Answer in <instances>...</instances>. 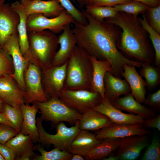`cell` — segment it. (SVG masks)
Returning a JSON list of instances; mask_svg holds the SVG:
<instances>
[{
  "label": "cell",
  "mask_w": 160,
  "mask_h": 160,
  "mask_svg": "<svg viewBox=\"0 0 160 160\" xmlns=\"http://www.w3.org/2000/svg\"><path fill=\"white\" fill-rule=\"evenodd\" d=\"M82 12L87 23L81 24L75 21L73 31L77 45L84 49L91 56L97 59L106 60L112 68V73L121 78L124 64L140 68L142 63L130 59L119 50L117 44L121 33L118 26L105 21L97 20L85 11Z\"/></svg>",
  "instance_id": "6da1fadb"
},
{
  "label": "cell",
  "mask_w": 160,
  "mask_h": 160,
  "mask_svg": "<svg viewBox=\"0 0 160 160\" xmlns=\"http://www.w3.org/2000/svg\"><path fill=\"white\" fill-rule=\"evenodd\" d=\"M104 20L118 26L121 30L117 44L118 49L136 61L153 63L154 57L148 34L142 27L137 17L118 12L115 16Z\"/></svg>",
  "instance_id": "7a4b0ae2"
},
{
  "label": "cell",
  "mask_w": 160,
  "mask_h": 160,
  "mask_svg": "<svg viewBox=\"0 0 160 160\" xmlns=\"http://www.w3.org/2000/svg\"><path fill=\"white\" fill-rule=\"evenodd\" d=\"M91 57L78 45L68 60L64 88L90 90L93 74Z\"/></svg>",
  "instance_id": "3957f363"
},
{
  "label": "cell",
  "mask_w": 160,
  "mask_h": 160,
  "mask_svg": "<svg viewBox=\"0 0 160 160\" xmlns=\"http://www.w3.org/2000/svg\"><path fill=\"white\" fill-rule=\"evenodd\" d=\"M29 49L26 59L37 60L45 67H50L56 52L58 38L56 34L45 30L28 32Z\"/></svg>",
  "instance_id": "277c9868"
},
{
  "label": "cell",
  "mask_w": 160,
  "mask_h": 160,
  "mask_svg": "<svg viewBox=\"0 0 160 160\" xmlns=\"http://www.w3.org/2000/svg\"><path fill=\"white\" fill-rule=\"evenodd\" d=\"M41 113L43 120L49 121L57 124L61 122H66L74 125L81 114L71 108L58 97H52L44 102H33Z\"/></svg>",
  "instance_id": "5b68a950"
},
{
  "label": "cell",
  "mask_w": 160,
  "mask_h": 160,
  "mask_svg": "<svg viewBox=\"0 0 160 160\" xmlns=\"http://www.w3.org/2000/svg\"><path fill=\"white\" fill-rule=\"evenodd\" d=\"M42 121L40 117L36 120L39 133L38 142L46 145H52L55 148L69 152L72 142L81 130L79 120L70 127H67L63 122H60L57 124V133L54 135L49 134L45 131Z\"/></svg>",
  "instance_id": "8992f818"
},
{
  "label": "cell",
  "mask_w": 160,
  "mask_h": 160,
  "mask_svg": "<svg viewBox=\"0 0 160 160\" xmlns=\"http://www.w3.org/2000/svg\"><path fill=\"white\" fill-rule=\"evenodd\" d=\"M58 98L67 106L81 114L92 109L103 100L97 92L64 88L59 92Z\"/></svg>",
  "instance_id": "52a82bcc"
},
{
  "label": "cell",
  "mask_w": 160,
  "mask_h": 160,
  "mask_svg": "<svg viewBox=\"0 0 160 160\" xmlns=\"http://www.w3.org/2000/svg\"><path fill=\"white\" fill-rule=\"evenodd\" d=\"M74 20L65 10L59 15L49 18L41 13H35L28 15L26 20L28 32L40 31L49 30L56 34L62 31L65 26L72 23Z\"/></svg>",
  "instance_id": "ba28073f"
},
{
  "label": "cell",
  "mask_w": 160,
  "mask_h": 160,
  "mask_svg": "<svg viewBox=\"0 0 160 160\" xmlns=\"http://www.w3.org/2000/svg\"><path fill=\"white\" fill-rule=\"evenodd\" d=\"M11 57L14 72L11 76L16 81L20 89L24 92L25 86L24 73L27 67L28 61L20 51L18 32L12 35L5 42L2 48Z\"/></svg>",
  "instance_id": "9c48e42d"
},
{
  "label": "cell",
  "mask_w": 160,
  "mask_h": 160,
  "mask_svg": "<svg viewBox=\"0 0 160 160\" xmlns=\"http://www.w3.org/2000/svg\"><path fill=\"white\" fill-rule=\"evenodd\" d=\"M25 86L24 100L27 104L34 102H44L47 100L43 89L40 71L33 63L29 64L24 73Z\"/></svg>",
  "instance_id": "30bf717a"
},
{
  "label": "cell",
  "mask_w": 160,
  "mask_h": 160,
  "mask_svg": "<svg viewBox=\"0 0 160 160\" xmlns=\"http://www.w3.org/2000/svg\"><path fill=\"white\" fill-rule=\"evenodd\" d=\"M19 4L27 16L33 14L41 13L47 17L53 18L65 10L57 0H20Z\"/></svg>",
  "instance_id": "8fae6325"
},
{
  "label": "cell",
  "mask_w": 160,
  "mask_h": 160,
  "mask_svg": "<svg viewBox=\"0 0 160 160\" xmlns=\"http://www.w3.org/2000/svg\"><path fill=\"white\" fill-rule=\"evenodd\" d=\"M151 132L143 127V124H117L112 123L110 126L97 131L96 137L102 140L106 138H121L135 135H148Z\"/></svg>",
  "instance_id": "7c38bea8"
},
{
  "label": "cell",
  "mask_w": 160,
  "mask_h": 160,
  "mask_svg": "<svg viewBox=\"0 0 160 160\" xmlns=\"http://www.w3.org/2000/svg\"><path fill=\"white\" fill-rule=\"evenodd\" d=\"M19 14L9 3L0 4V48L13 34L18 33Z\"/></svg>",
  "instance_id": "4fadbf2b"
},
{
  "label": "cell",
  "mask_w": 160,
  "mask_h": 160,
  "mask_svg": "<svg viewBox=\"0 0 160 160\" xmlns=\"http://www.w3.org/2000/svg\"><path fill=\"white\" fill-rule=\"evenodd\" d=\"M147 135H135L121 138V143L116 155L119 160H134L139 156L141 151L148 144Z\"/></svg>",
  "instance_id": "5bb4252c"
},
{
  "label": "cell",
  "mask_w": 160,
  "mask_h": 160,
  "mask_svg": "<svg viewBox=\"0 0 160 160\" xmlns=\"http://www.w3.org/2000/svg\"><path fill=\"white\" fill-rule=\"evenodd\" d=\"M92 109L108 117L113 123L117 124H143L144 119L137 114L126 113L114 106L111 102L104 99Z\"/></svg>",
  "instance_id": "9a60e30c"
},
{
  "label": "cell",
  "mask_w": 160,
  "mask_h": 160,
  "mask_svg": "<svg viewBox=\"0 0 160 160\" xmlns=\"http://www.w3.org/2000/svg\"><path fill=\"white\" fill-rule=\"evenodd\" d=\"M68 61L62 65H52L45 69L44 81L46 91L51 97H58L59 92L64 88Z\"/></svg>",
  "instance_id": "2e32d148"
},
{
  "label": "cell",
  "mask_w": 160,
  "mask_h": 160,
  "mask_svg": "<svg viewBox=\"0 0 160 160\" xmlns=\"http://www.w3.org/2000/svg\"><path fill=\"white\" fill-rule=\"evenodd\" d=\"M59 36V50L53 59L52 65L59 66L67 61L77 44L76 38L71 28L70 24L66 25Z\"/></svg>",
  "instance_id": "e0dca14e"
},
{
  "label": "cell",
  "mask_w": 160,
  "mask_h": 160,
  "mask_svg": "<svg viewBox=\"0 0 160 160\" xmlns=\"http://www.w3.org/2000/svg\"><path fill=\"white\" fill-rule=\"evenodd\" d=\"M10 75L0 77V97L4 103L20 106L25 102V93L17 87Z\"/></svg>",
  "instance_id": "ac0fdd59"
},
{
  "label": "cell",
  "mask_w": 160,
  "mask_h": 160,
  "mask_svg": "<svg viewBox=\"0 0 160 160\" xmlns=\"http://www.w3.org/2000/svg\"><path fill=\"white\" fill-rule=\"evenodd\" d=\"M121 76L124 78L131 89V93L135 98L141 103L145 99L146 84L142 77L137 72L135 65L124 64Z\"/></svg>",
  "instance_id": "d6986e66"
},
{
  "label": "cell",
  "mask_w": 160,
  "mask_h": 160,
  "mask_svg": "<svg viewBox=\"0 0 160 160\" xmlns=\"http://www.w3.org/2000/svg\"><path fill=\"white\" fill-rule=\"evenodd\" d=\"M110 102L114 106L120 110L138 115L144 119L153 118L156 116L154 110L138 102L131 92Z\"/></svg>",
  "instance_id": "ffe728a7"
},
{
  "label": "cell",
  "mask_w": 160,
  "mask_h": 160,
  "mask_svg": "<svg viewBox=\"0 0 160 160\" xmlns=\"http://www.w3.org/2000/svg\"><path fill=\"white\" fill-rule=\"evenodd\" d=\"M33 141L29 135L20 132L5 144L14 152L15 160H29L33 155Z\"/></svg>",
  "instance_id": "44dd1931"
},
{
  "label": "cell",
  "mask_w": 160,
  "mask_h": 160,
  "mask_svg": "<svg viewBox=\"0 0 160 160\" xmlns=\"http://www.w3.org/2000/svg\"><path fill=\"white\" fill-rule=\"evenodd\" d=\"M93 65V74L90 90L99 93L103 99H105V88L104 79L106 73H112V68L106 60H101L91 56Z\"/></svg>",
  "instance_id": "7402d4cb"
},
{
  "label": "cell",
  "mask_w": 160,
  "mask_h": 160,
  "mask_svg": "<svg viewBox=\"0 0 160 160\" xmlns=\"http://www.w3.org/2000/svg\"><path fill=\"white\" fill-rule=\"evenodd\" d=\"M104 83V99L110 102L131 92L130 87L125 79L116 77L110 72H108L105 74Z\"/></svg>",
  "instance_id": "603a6c76"
},
{
  "label": "cell",
  "mask_w": 160,
  "mask_h": 160,
  "mask_svg": "<svg viewBox=\"0 0 160 160\" xmlns=\"http://www.w3.org/2000/svg\"><path fill=\"white\" fill-rule=\"evenodd\" d=\"M22 115L23 121L20 132L30 135L33 142L39 141V133L36 125V116L38 108L34 103L32 106L28 104H22L20 106Z\"/></svg>",
  "instance_id": "cb8c5ba5"
},
{
  "label": "cell",
  "mask_w": 160,
  "mask_h": 160,
  "mask_svg": "<svg viewBox=\"0 0 160 160\" xmlns=\"http://www.w3.org/2000/svg\"><path fill=\"white\" fill-rule=\"evenodd\" d=\"M101 141L96 137V134L89 131L81 130L72 142L69 152L84 157Z\"/></svg>",
  "instance_id": "d4e9b609"
},
{
  "label": "cell",
  "mask_w": 160,
  "mask_h": 160,
  "mask_svg": "<svg viewBox=\"0 0 160 160\" xmlns=\"http://www.w3.org/2000/svg\"><path fill=\"white\" fill-rule=\"evenodd\" d=\"M79 121L81 130L89 131L100 130L113 123L106 116L92 109L82 114Z\"/></svg>",
  "instance_id": "484cf974"
},
{
  "label": "cell",
  "mask_w": 160,
  "mask_h": 160,
  "mask_svg": "<svg viewBox=\"0 0 160 160\" xmlns=\"http://www.w3.org/2000/svg\"><path fill=\"white\" fill-rule=\"evenodd\" d=\"M121 138H106L91 149L84 156L86 160H95L103 159L119 147Z\"/></svg>",
  "instance_id": "4316f807"
},
{
  "label": "cell",
  "mask_w": 160,
  "mask_h": 160,
  "mask_svg": "<svg viewBox=\"0 0 160 160\" xmlns=\"http://www.w3.org/2000/svg\"><path fill=\"white\" fill-rule=\"evenodd\" d=\"M12 9L19 14L20 22L17 29L19 36V43L21 52L26 59L29 51V44L26 28L27 16L20 7L19 1H17L10 4Z\"/></svg>",
  "instance_id": "83f0119b"
},
{
  "label": "cell",
  "mask_w": 160,
  "mask_h": 160,
  "mask_svg": "<svg viewBox=\"0 0 160 160\" xmlns=\"http://www.w3.org/2000/svg\"><path fill=\"white\" fill-rule=\"evenodd\" d=\"M149 63H142L139 74L145 80L146 88L152 91L160 82V67L154 66Z\"/></svg>",
  "instance_id": "f1b7e54d"
},
{
  "label": "cell",
  "mask_w": 160,
  "mask_h": 160,
  "mask_svg": "<svg viewBox=\"0 0 160 160\" xmlns=\"http://www.w3.org/2000/svg\"><path fill=\"white\" fill-rule=\"evenodd\" d=\"M142 27L147 32L155 52L154 64L160 67V34L156 32L148 23L145 15L143 14L142 18H138Z\"/></svg>",
  "instance_id": "f546056e"
},
{
  "label": "cell",
  "mask_w": 160,
  "mask_h": 160,
  "mask_svg": "<svg viewBox=\"0 0 160 160\" xmlns=\"http://www.w3.org/2000/svg\"><path fill=\"white\" fill-rule=\"evenodd\" d=\"M41 155L36 157V160H71L73 154L69 152L55 148L49 151H45L41 146L35 147Z\"/></svg>",
  "instance_id": "4dcf8cb0"
},
{
  "label": "cell",
  "mask_w": 160,
  "mask_h": 160,
  "mask_svg": "<svg viewBox=\"0 0 160 160\" xmlns=\"http://www.w3.org/2000/svg\"><path fill=\"white\" fill-rule=\"evenodd\" d=\"M85 10L94 18L99 21L115 16L118 11L113 7L99 6L92 4L87 6Z\"/></svg>",
  "instance_id": "1f68e13d"
},
{
  "label": "cell",
  "mask_w": 160,
  "mask_h": 160,
  "mask_svg": "<svg viewBox=\"0 0 160 160\" xmlns=\"http://www.w3.org/2000/svg\"><path fill=\"white\" fill-rule=\"evenodd\" d=\"M3 113L12 124L13 127L20 132L23 121V115L20 106L13 107L4 103Z\"/></svg>",
  "instance_id": "d6a6232c"
},
{
  "label": "cell",
  "mask_w": 160,
  "mask_h": 160,
  "mask_svg": "<svg viewBox=\"0 0 160 160\" xmlns=\"http://www.w3.org/2000/svg\"><path fill=\"white\" fill-rule=\"evenodd\" d=\"M113 7L118 12H124L136 17L139 14L144 13L149 7L142 2L134 0Z\"/></svg>",
  "instance_id": "836d02e7"
},
{
  "label": "cell",
  "mask_w": 160,
  "mask_h": 160,
  "mask_svg": "<svg viewBox=\"0 0 160 160\" xmlns=\"http://www.w3.org/2000/svg\"><path fill=\"white\" fill-rule=\"evenodd\" d=\"M57 0L75 21L83 25L87 24V20L82 11H81L76 8L70 0Z\"/></svg>",
  "instance_id": "e575fe53"
},
{
  "label": "cell",
  "mask_w": 160,
  "mask_h": 160,
  "mask_svg": "<svg viewBox=\"0 0 160 160\" xmlns=\"http://www.w3.org/2000/svg\"><path fill=\"white\" fill-rule=\"evenodd\" d=\"M142 160H160V141L156 135H154L151 144L141 158Z\"/></svg>",
  "instance_id": "d590c367"
},
{
  "label": "cell",
  "mask_w": 160,
  "mask_h": 160,
  "mask_svg": "<svg viewBox=\"0 0 160 160\" xmlns=\"http://www.w3.org/2000/svg\"><path fill=\"white\" fill-rule=\"evenodd\" d=\"M146 12H147L148 18H146L148 23L160 34V5L155 7H149Z\"/></svg>",
  "instance_id": "8d00e7d4"
},
{
  "label": "cell",
  "mask_w": 160,
  "mask_h": 160,
  "mask_svg": "<svg viewBox=\"0 0 160 160\" xmlns=\"http://www.w3.org/2000/svg\"><path fill=\"white\" fill-rule=\"evenodd\" d=\"M12 63L11 56L2 48H0V77L11 74L13 71Z\"/></svg>",
  "instance_id": "74e56055"
},
{
  "label": "cell",
  "mask_w": 160,
  "mask_h": 160,
  "mask_svg": "<svg viewBox=\"0 0 160 160\" xmlns=\"http://www.w3.org/2000/svg\"><path fill=\"white\" fill-rule=\"evenodd\" d=\"M18 132L9 125L0 124V143L5 145L7 141L15 136Z\"/></svg>",
  "instance_id": "f35d334b"
},
{
  "label": "cell",
  "mask_w": 160,
  "mask_h": 160,
  "mask_svg": "<svg viewBox=\"0 0 160 160\" xmlns=\"http://www.w3.org/2000/svg\"><path fill=\"white\" fill-rule=\"evenodd\" d=\"M144 103L153 110L159 111L160 108V89L156 92L149 94Z\"/></svg>",
  "instance_id": "ab89813d"
},
{
  "label": "cell",
  "mask_w": 160,
  "mask_h": 160,
  "mask_svg": "<svg viewBox=\"0 0 160 160\" xmlns=\"http://www.w3.org/2000/svg\"><path fill=\"white\" fill-rule=\"evenodd\" d=\"M132 0H90L91 4L99 6L114 7Z\"/></svg>",
  "instance_id": "60d3db41"
},
{
  "label": "cell",
  "mask_w": 160,
  "mask_h": 160,
  "mask_svg": "<svg viewBox=\"0 0 160 160\" xmlns=\"http://www.w3.org/2000/svg\"><path fill=\"white\" fill-rule=\"evenodd\" d=\"M0 153L4 160H14L15 155L12 151L6 145L0 143Z\"/></svg>",
  "instance_id": "b9f144b4"
},
{
  "label": "cell",
  "mask_w": 160,
  "mask_h": 160,
  "mask_svg": "<svg viewBox=\"0 0 160 160\" xmlns=\"http://www.w3.org/2000/svg\"><path fill=\"white\" fill-rule=\"evenodd\" d=\"M143 124L146 127L156 128L160 131V115L144 120Z\"/></svg>",
  "instance_id": "7bdbcfd3"
},
{
  "label": "cell",
  "mask_w": 160,
  "mask_h": 160,
  "mask_svg": "<svg viewBox=\"0 0 160 160\" xmlns=\"http://www.w3.org/2000/svg\"><path fill=\"white\" fill-rule=\"evenodd\" d=\"M142 2L149 7H155L160 5V0H132Z\"/></svg>",
  "instance_id": "ee69618b"
},
{
  "label": "cell",
  "mask_w": 160,
  "mask_h": 160,
  "mask_svg": "<svg viewBox=\"0 0 160 160\" xmlns=\"http://www.w3.org/2000/svg\"><path fill=\"white\" fill-rule=\"evenodd\" d=\"M1 123L8 125L13 127L12 124L4 113H3L0 112V124Z\"/></svg>",
  "instance_id": "f6af8a7d"
},
{
  "label": "cell",
  "mask_w": 160,
  "mask_h": 160,
  "mask_svg": "<svg viewBox=\"0 0 160 160\" xmlns=\"http://www.w3.org/2000/svg\"><path fill=\"white\" fill-rule=\"evenodd\" d=\"M79 6L81 7L91 4L90 0H76Z\"/></svg>",
  "instance_id": "bcb514c9"
},
{
  "label": "cell",
  "mask_w": 160,
  "mask_h": 160,
  "mask_svg": "<svg viewBox=\"0 0 160 160\" xmlns=\"http://www.w3.org/2000/svg\"><path fill=\"white\" fill-rule=\"evenodd\" d=\"M84 157L82 156L77 154H73L71 160H84Z\"/></svg>",
  "instance_id": "7dc6e473"
},
{
  "label": "cell",
  "mask_w": 160,
  "mask_h": 160,
  "mask_svg": "<svg viewBox=\"0 0 160 160\" xmlns=\"http://www.w3.org/2000/svg\"><path fill=\"white\" fill-rule=\"evenodd\" d=\"M103 160H119V157L116 155H113L111 154L108 156L104 158Z\"/></svg>",
  "instance_id": "c3c4849f"
},
{
  "label": "cell",
  "mask_w": 160,
  "mask_h": 160,
  "mask_svg": "<svg viewBox=\"0 0 160 160\" xmlns=\"http://www.w3.org/2000/svg\"><path fill=\"white\" fill-rule=\"evenodd\" d=\"M4 103L0 97V112L3 113Z\"/></svg>",
  "instance_id": "681fc988"
},
{
  "label": "cell",
  "mask_w": 160,
  "mask_h": 160,
  "mask_svg": "<svg viewBox=\"0 0 160 160\" xmlns=\"http://www.w3.org/2000/svg\"><path fill=\"white\" fill-rule=\"evenodd\" d=\"M0 160H4V159L2 157L1 154L0 153Z\"/></svg>",
  "instance_id": "f907efd6"
},
{
  "label": "cell",
  "mask_w": 160,
  "mask_h": 160,
  "mask_svg": "<svg viewBox=\"0 0 160 160\" xmlns=\"http://www.w3.org/2000/svg\"><path fill=\"white\" fill-rule=\"evenodd\" d=\"M5 0H0V4L4 3Z\"/></svg>",
  "instance_id": "816d5d0a"
}]
</instances>
